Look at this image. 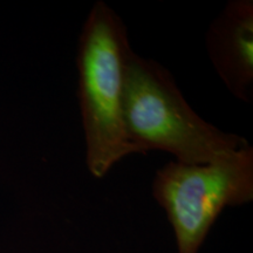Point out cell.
<instances>
[{
  "mask_svg": "<svg viewBox=\"0 0 253 253\" xmlns=\"http://www.w3.org/2000/svg\"><path fill=\"white\" fill-rule=\"evenodd\" d=\"M132 52L126 28L97 1L82 28L78 49L79 104L91 175L102 178L123 157L137 154L125 121V86Z\"/></svg>",
  "mask_w": 253,
  "mask_h": 253,
  "instance_id": "obj_1",
  "label": "cell"
},
{
  "mask_svg": "<svg viewBox=\"0 0 253 253\" xmlns=\"http://www.w3.org/2000/svg\"><path fill=\"white\" fill-rule=\"evenodd\" d=\"M153 195L166 210L178 253H197L221 211L253 199V148L213 162H169L156 172Z\"/></svg>",
  "mask_w": 253,
  "mask_h": 253,
  "instance_id": "obj_3",
  "label": "cell"
},
{
  "mask_svg": "<svg viewBox=\"0 0 253 253\" xmlns=\"http://www.w3.org/2000/svg\"><path fill=\"white\" fill-rule=\"evenodd\" d=\"M207 46L211 63L227 89L250 102L253 89V2L232 0L210 25Z\"/></svg>",
  "mask_w": 253,
  "mask_h": 253,
  "instance_id": "obj_4",
  "label": "cell"
},
{
  "mask_svg": "<svg viewBox=\"0 0 253 253\" xmlns=\"http://www.w3.org/2000/svg\"><path fill=\"white\" fill-rule=\"evenodd\" d=\"M125 121L137 154L163 150L184 164L213 162L249 144L204 121L166 68L134 52L126 62Z\"/></svg>",
  "mask_w": 253,
  "mask_h": 253,
  "instance_id": "obj_2",
  "label": "cell"
}]
</instances>
